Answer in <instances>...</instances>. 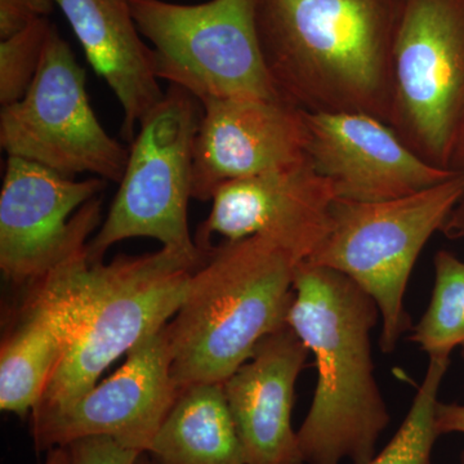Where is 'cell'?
Listing matches in <instances>:
<instances>
[{
    "mask_svg": "<svg viewBox=\"0 0 464 464\" xmlns=\"http://www.w3.org/2000/svg\"><path fill=\"white\" fill-rule=\"evenodd\" d=\"M399 0H256L262 54L280 99L306 112L389 124Z\"/></svg>",
    "mask_w": 464,
    "mask_h": 464,
    "instance_id": "6da1fadb",
    "label": "cell"
},
{
    "mask_svg": "<svg viewBox=\"0 0 464 464\" xmlns=\"http://www.w3.org/2000/svg\"><path fill=\"white\" fill-rule=\"evenodd\" d=\"M293 288L286 325L317 369L313 404L297 431L304 463L366 464L391 420L372 357L380 310L353 280L306 261Z\"/></svg>",
    "mask_w": 464,
    "mask_h": 464,
    "instance_id": "7a4b0ae2",
    "label": "cell"
},
{
    "mask_svg": "<svg viewBox=\"0 0 464 464\" xmlns=\"http://www.w3.org/2000/svg\"><path fill=\"white\" fill-rule=\"evenodd\" d=\"M304 261L266 234L210 246L167 325L177 386L224 383L259 342L286 326Z\"/></svg>",
    "mask_w": 464,
    "mask_h": 464,
    "instance_id": "3957f363",
    "label": "cell"
},
{
    "mask_svg": "<svg viewBox=\"0 0 464 464\" xmlns=\"http://www.w3.org/2000/svg\"><path fill=\"white\" fill-rule=\"evenodd\" d=\"M463 192L459 173L398 199L333 201L328 230L306 262L344 275L373 299L381 314L382 353H393L408 331L404 298L411 271Z\"/></svg>",
    "mask_w": 464,
    "mask_h": 464,
    "instance_id": "277c9868",
    "label": "cell"
},
{
    "mask_svg": "<svg viewBox=\"0 0 464 464\" xmlns=\"http://www.w3.org/2000/svg\"><path fill=\"white\" fill-rule=\"evenodd\" d=\"M195 268L164 248L88 265L74 338L35 409L57 408L84 395L115 360L166 326Z\"/></svg>",
    "mask_w": 464,
    "mask_h": 464,
    "instance_id": "5b68a950",
    "label": "cell"
},
{
    "mask_svg": "<svg viewBox=\"0 0 464 464\" xmlns=\"http://www.w3.org/2000/svg\"><path fill=\"white\" fill-rule=\"evenodd\" d=\"M389 125L418 157L464 169V0H399Z\"/></svg>",
    "mask_w": 464,
    "mask_h": 464,
    "instance_id": "8992f818",
    "label": "cell"
},
{
    "mask_svg": "<svg viewBox=\"0 0 464 464\" xmlns=\"http://www.w3.org/2000/svg\"><path fill=\"white\" fill-rule=\"evenodd\" d=\"M201 103L170 85L164 99L140 124L119 190L99 234L87 246L90 264L102 262L116 243L155 239L198 267L204 253L188 230L192 199V152Z\"/></svg>",
    "mask_w": 464,
    "mask_h": 464,
    "instance_id": "52a82bcc",
    "label": "cell"
},
{
    "mask_svg": "<svg viewBox=\"0 0 464 464\" xmlns=\"http://www.w3.org/2000/svg\"><path fill=\"white\" fill-rule=\"evenodd\" d=\"M130 7L140 33L154 47L159 81L200 103L280 99L262 54L256 0H130Z\"/></svg>",
    "mask_w": 464,
    "mask_h": 464,
    "instance_id": "ba28073f",
    "label": "cell"
},
{
    "mask_svg": "<svg viewBox=\"0 0 464 464\" xmlns=\"http://www.w3.org/2000/svg\"><path fill=\"white\" fill-rule=\"evenodd\" d=\"M0 146L7 157L25 159L72 179L88 173L121 182L123 177L130 149L100 123L84 69L56 26H52L29 91L18 102L2 108Z\"/></svg>",
    "mask_w": 464,
    "mask_h": 464,
    "instance_id": "9c48e42d",
    "label": "cell"
},
{
    "mask_svg": "<svg viewBox=\"0 0 464 464\" xmlns=\"http://www.w3.org/2000/svg\"><path fill=\"white\" fill-rule=\"evenodd\" d=\"M105 179H72L8 157L0 192V270L25 288L88 244L101 219Z\"/></svg>",
    "mask_w": 464,
    "mask_h": 464,
    "instance_id": "30bf717a",
    "label": "cell"
},
{
    "mask_svg": "<svg viewBox=\"0 0 464 464\" xmlns=\"http://www.w3.org/2000/svg\"><path fill=\"white\" fill-rule=\"evenodd\" d=\"M167 325L143 338L111 377L84 395L57 408L35 409L36 450L109 436L146 453L181 392L172 375Z\"/></svg>",
    "mask_w": 464,
    "mask_h": 464,
    "instance_id": "8fae6325",
    "label": "cell"
},
{
    "mask_svg": "<svg viewBox=\"0 0 464 464\" xmlns=\"http://www.w3.org/2000/svg\"><path fill=\"white\" fill-rule=\"evenodd\" d=\"M306 155L335 198L383 201L417 194L457 176L433 167L386 121L364 112H306Z\"/></svg>",
    "mask_w": 464,
    "mask_h": 464,
    "instance_id": "7c38bea8",
    "label": "cell"
},
{
    "mask_svg": "<svg viewBox=\"0 0 464 464\" xmlns=\"http://www.w3.org/2000/svg\"><path fill=\"white\" fill-rule=\"evenodd\" d=\"M192 152V199L212 200L219 186L307 159L304 111L282 99L201 102Z\"/></svg>",
    "mask_w": 464,
    "mask_h": 464,
    "instance_id": "4fadbf2b",
    "label": "cell"
},
{
    "mask_svg": "<svg viewBox=\"0 0 464 464\" xmlns=\"http://www.w3.org/2000/svg\"><path fill=\"white\" fill-rule=\"evenodd\" d=\"M87 246L25 286L0 348V409L25 417L41 404L78 325Z\"/></svg>",
    "mask_w": 464,
    "mask_h": 464,
    "instance_id": "5bb4252c",
    "label": "cell"
},
{
    "mask_svg": "<svg viewBox=\"0 0 464 464\" xmlns=\"http://www.w3.org/2000/svg\"><path fill=\"white\" fill-rule=\"evenodd\" d=\"M334 199L331 182L316 172L308 159L226 182L213 195L212 209L198 228L195 243L206 253L216 235L225 241H239L266 234L307 261L328 230Z\"/></svg>",
    "mask_w": 464,
    "mask_h": 464,
    "instance_id": "9a60e30c",
    "label": "cell"
},
{
    "mask_svg": "<svg viewBox=\"0 0 464 464\" xmlns=\"http://www.w3.org/2000/svg\"><path fill=\"white\" fill-rule=\"evenodd\" d=\"M310 351L288 325L259 342L222 383L246 464H306L292 427L295 384Z\"/></svg>",
    "mask_w": 464,
    "mask_h": 464,
    "instance_id": "2e32d148",
    "label": "cell"
},
{
    "mask_svg": "<svg viewBox=\"0 0 464 464\" xmlns=\"http://www.w3.org/2000/svg\"><path fill=\"white\" fill-rule=\"evenodd\" d=\"M88 63L108 83L123 109L127 141L136 127L164 99L159 85L155 53L142 41L134 21L130 0H53Z\"/></svg>",
    "mask_w": 464,
    "mask_h": 464,
    "instance_id": "e0dca14e",
    "label": "cell"
},
{
    "mask_svg": "<svg viewBox=\"0 0 464 464\" xmlns=\"http://www.w3.org/2000/svg\"><path fill=\"white\" fill-rule=\"evenodd\" d=\"M146 454L152 464H246L222 383L182 389Z\"/></svg>",
    "mask_w": 464,
    "mask_h": 464,
    "instance_id": "ac0fdd59",
    "label": "cell"
},
{
    "mask_svg": "<svg viewBox=\"0 0 464 464\" xmlns=\"http://www.w3.org/2000/svg\"><path fill=\"white\" fill-rule=\"evenodd\" d=\"M435 286L429 307L411 329V341L430 357H450L460 348L464 357V262L449 250L435 259Z\"/></svg>",
    "mask_w": 464,
    "mask_h": 464,
    "instance_id": "d6986e66",
    "label": "cell"
},
{
    "mask_svg": "<svg viewBox=\"0 0 464 464\" xmlns=\"http://www.w3.org/2000/svg\"><path fill=\"white\" fill-rule=\"evenodd\" d=\"M450 357H430L429 368L398 432L380 454L366 464H431L439 438L436 409Z\"/></svg>",
    "mask_w": 464,
    "mask_h": 464,
    "instance_id": "ffe728a7",
    "label": "cell"
},
{
    "mask_svg": "<svg viewBox=\"0 0 464 464\" xmlns=\"http://www.w3.org/2000/svg\"><path fill=\"white\" fill-rule=\"evenodd\" d=\"M48 17L35 21L16 35L0 41V105L18 102L29 91L41 67L50 36Z\"/></svg>",
    "mask_w": 464,
    "mask_h": 464,
    "instance_id": "44dd1931",
    "label": "cell"
},
{
    "mask_svg": "<svg viewBox=\"0 0 464 464\" xmlns=\"http://www.w3.org/2000/svg\"><path fill=\"white\" fill-rule=\"evenodd\" d=\"M72 464H136L142 451L109 436H92L67 445Z\"/></svg>",
    "mask_w": 464,
    "mask_h": 464,
    "instance_id": "7402d4cb",
    "label": "cell"
},
{
    "mask_svg": "<svg viewBox=\"0 0 464 464\" xmlns=\"http://www.w3.org/2000/svg\"><path fill=\"white\" fill-rule=\"evenodd\" d=\"M54 5L53 0H0V41L48 17Z\"/></svg>",
    "mask_w": 464,
    "mask_h": 464,
    "instance_id": "603a6c76",
    "label": "cell"
},
{
    "mask_svg": "<svg viewBox=\"0 0 464 464\" xmlns=\"http://www.w3.org/2000/svg\"><path fill=\"white\" fill-rule=\"evenodd\" d=\"M436 430L439 436L448 433H462L464 435V404H445L439 401L436 409ZM464 464V453H463Z\"/></svg>",
    "mask_w": 464,
    "mask_h": 464,
    "instance_id": "cb8c5ba5",
    "label": "cell"
},
{
    "mask_svg": "<svg viewBox=\"0 0 464 464\" xmlns=\"http://www.w3.org/2000/svg\"><path fill=\"white\" fill-rule=\"evenodd\" d=\"M441 232L449 240L464 239V192Z\"/></svg>",
    "mask_w": 464,
    "mask_h": 464,
    "instance_id": "d4e9b609",
    "label": "cell"
},
{
    "mask_svg": "<svg viewBox=\"0 0 464 464\" xmlns=\"http://www.w3.org/2000/svg\"><path fill=\"white\" fill-rule=\"evenodd\" d=\"M44 464H72V454L69 448L57 447L47 451V459Z\"/></svg>",
    "mask_w": 464,
    "mask_h": 464,
    "instance_id": "484cf974",
    "label": "cell"
},
{
    "mask_svg": "<svg viewBox=\"0 0 464 464\" xmlns=\"http://www.w3.org/2000/svg\"><path fill=\"white\" fill-rule=\"evenodd\" d=\"M136 464H152L151 460H150V458L148 454L143 453L141 456H140L139 459H137Z\"/></svg>",
    "mask_w": 464,
    "mask_h": 464,
    "instance_id": "4316f807",
    "label": "cell"
}]
</instances>
